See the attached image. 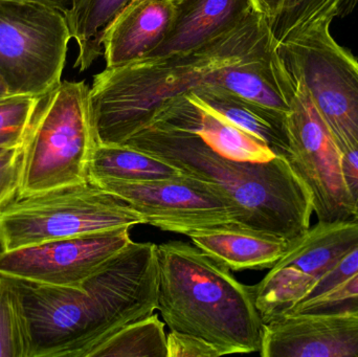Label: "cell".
<instances>
[{
    "mask_svg": "<svg viewBox=\"0 0 358 357\" xmlns=\"http://www.w3.org/2000/svg\"><path fill=\"white\" fill-rule=\"evenodd\" d=\"M275 41L268 19L256 10L233 29L189 52L105 67L90 87L99 144L127 142L174 96L202 86L225 89L229 67Z\"/></svg>",
    "mask_w": 358,
    "mask_h": 357,
    "instance_id": "obj_1",
    "label": "cell"
},
{
    "mask_svg": "<svg viewBox=\"0 0 358 357\" xmlns=\"http://www.w3.org/2000/svg\"><path fill=\"white\" fill-rule=\"evenodd\" d=\"M124 145L220 191L239 210L242 226L290 242L311 226L313 194L283 155L267 161H236L219 154L196 134L157 124H149Z\"/></svg>",
    "mask_w": 358,
    "mask_h": 357,
    "instance_id": "obj_2",
    "label": "cell"
},
{
    "mask_svg": "<svg viewBox=\"0 0 358 357\" xmlns=\"http://www.w3.org/2000/svg\"><path fill=\"white\" fill-rule=\"evenodd\" d=\"M157 310L171 331L196 335L224 356L259 352L263 323L254 289L193 243L157 245Z\"/></svg>",
    "mask_w": 358,
    "mask_h": 357,
    "instance_id": "obj_3",
    "label": "cell"
},
{
    "mask_svg": "<svg viewBox=\"0 0 358 357\" xmlns=\"http://www.w3.org/2000/svg\"><path fill=\"white\" fill-rule=\"evenodd\" d=\"M85 81H62L41 99L21 145L18 194L88 180L99 144Z\"/></svg>",
    "mask_w": 358,
    "mask_h": 357,
    "instance_id": "obj_4",
    "label": "cell"
},
{
    "mask_svg": "<svg viewBox=\"0 0 358 357\" xmlns=\"http://www.w3.org/2000/svg\"><path fill=\"white\" fill-rule=\"evenodd\" d=\"M146 224L125 199L90 180L29 195L0 207L2 252Z\"/></svg>",
    "mask_w": 358,
    "mask_h": 357,
    "instance_id": "obj_5",
    "label": "cell"
},
{
    "mask_svg": "<svg viewBox=\"0 0 358 357\" xmlns=\"http://www.w3.org/2000/svg\"><path fill=\"white\" fill-rule=\"evenodd\" d=\"M317 21L277 43L290 77L308 90L342 152L358 149V60Z\"/></svg>",
    "mask_w": 358,
    "mask_h": 357,
    "instance_id": "obj_6",
    "label": "cell"
},
{
    "mask_svg": "<svg viewBox=\"0 0 358 357\" xmlns=\"http://www.w3.org/2000/svg\"><path fill=\"white\" fill-rule=\"evenodd\" d=\"M71 36L64 14L0 0V77L8 96L43 98L62 82Z\"/></svg>",
    "mask_w": 358,
    "mask_h": 357,
    "instance_id": "obj_7",
    "label": "cell"
},
{
    "mask_svg": "<svg viewBox=\"0 0 358 357\" xmlns=\"http://www.w3.org/2000/svg\"><path fill=\"white\" fill-rule=\"evenodd\" d=\"M294 92L286 117V159L313 194L319 221L353 219L343 176V152L308 90L294 81Z\"/></svg>",
    "mask_w": 358,
    "mask_h": 357,
    "instance_id": "obj_8",
    "label": "cell"
},
{
    "mask_svg": "<svg viewBox=\"0 0 358 357\" xmlns=\"http://www.w3.org/2000/svg\"><path fill=\"white\" fill-rule=\"evenodd\" d=\"M357 247L358 221L355 219L319 221L292 241L285 255L258 284L252 285L263 323L301 303L315 283Z\"/></svg>",
    "mask_w": 358,
    "mask_h": 357,
    "instance_id": "obj_9",
    "label": "cell"
},
{
    "mask_svg": "<svg viewBox=\"0 0 358 357\" xmlns=\"http://www.w3.org/2000/svg\"><path fill=\"white\" fill-rule=\"evenodd\" d=\"M92 182L125 199L146 224L165 232L187 236L200 228L240 224L241 220L239 210L220 191L183 173L153 182Z\"/></svg>",
    "mask_w": 358,
    "mask_h": 357,
    "instance_id": "obj_10",
    "label": "cell"
},
{
    "mask_svg": "<svg viewBox=\"0 0 358 357\" xmlns=\"http://www.w3.org/2000/svg\"><path fill=\"white\" fill-rule=\"evenodd\" d=\"M129 228L57 239L0 253V275L80 287L132 242Z\"/></svg>",
    "mask_w": 358,
    "mask_h": 357,
    "instance_id": "obj_11",
    "label": "cell"
},
{
    "mask_svg": "<svg viewBox=\"0 0 358 357\" xmlns=\"http://www.w3.org/2000/svg\"><path fill=\"white\" fill-rule=\"evenodd\" d=\"M263 357H358V316L285 314L263 325Z\"/></svg>",
    "mask_w": 358,
    "mask_h": 357,
    "instance_id": "obj_12",
    "label": "cell"
},
{
    "mask_svg": "<svg viewBox=\"0 0 358 357\" xmlns=\"http://www.w3.org/2000/svg\"><path fill=\"white\" fill-rule=\"evenodd\" d=\"M149 124L196 134L219 154L236 161H267L277 156L266 143L234 125L191 92L166 101Z\"/></svg>",
    "mask_w": 358,
    "mask_h": 357,
    "instance_id": "obj_13",
    "label": "cell"
},
{
    "mask_svg": "<svg viewBox=\"0 0 358 357\" xmlns=\"http://www.w3.org/2000/svg\"><path fill=\"white\" fill-rule=\"evenodd\" d=\"M167 35L145 58L189 52L239 24L256 10L252 0H173Z\"/></svg>",
    "mask_w": 358,
    "mask_h": 357,
    "instance_id": "obj_14",
    "label": "cell"
},
{
    "mask_svg": "<svg viewBox=\"0 0 358 357\" xmlns=\"http://www.w3.org/2000/svg\"><path fill=\"white\" fill-rule=\"evenodd\" d=\"M192 243L231 270H271L285 255L290 241L242 224H223L193 231Z\"/></svg>",
    "mask_w": 358,
    "mask_h": 357,
    "instance_id": "obj_15",
    "label": "cell"
},
{
    "mask_svg": "<svg viewBox=\"0 0 358 357\" xmlns=\"http://www.w3.org/2000/svg\"><path fill=\"white\" fill-rule=\"evenodd\" d=\"M173 0H145L113 22L103 40L106 68L148 56L163 41L173 21Z\"/></svg>",
    "mask_w": 358,
    "mask_h": 357,
    "instance_id": "obj_16",
    "label": "cell"
},
{
    "mask_svg": "<svg viewBox=\"0 0 358 357\" xmlns=\"http://www.w3.org/2000/svg\"><path fill=\"white\" fill-rule=\"evenodd\" d=\"M189 92L202 104L222 115L234 125L266 143L275 154L285 157L287 155V115L267 108L216 85L202 86Z\"/></svg>",
    "mask_w": 358,
    "mask_h": 357,
    "instance_id": "obj_17",
    "label": "cell"
},
{
    "mask_svg": "<svg viewBox=\"0 0 358 357\" xmlns=\"http://www.w3.org/2000/svg\"><path fill=\"white\" fill-rule=\"evenodd\" d=\"M181 174L174 166L124 144L96 145L88 165L90 182H153Z\"/></svg>",
    "mask_w": 358,
    "mask_h": 357,
    "instance_id": "obj_18",
    "label": "cell"
},
{
    "mask_svg": "<svg viewBox=\"0 0 358 357\" xmlns=\"http://www.w3.org/2000/svg\"><path fill=\"white\" fill-rule=\"evenodd\" d=\"M132 0H76L65 13L71 39L78 45L73 67L80 73L87 71L103 56V40L115 19Z\"/></svg>",
    "mask_w": 358,
    "mask_h": 357,
    "instance_id": "obj_19",
    "label": "cell"
},
{
    "mask_svg": "<svg viewBox=\"0 0 358 357\" xmlns=\"http://www.w3.org/2000/svg\"><path fill=\"white\" fill-rule=\"evenodd\" d=\"M87 357H168L165 324L155 312L126 325L96 345Z\"/></svg>",
    "mask_w": 358,
    "mask_h": 357,
    "instance_id": "obj_20",
    "label": "cell"
},
{
    "mask_svg": "<svg viewBox=\"0 0 358 357\" xmlns=\"http://www.w3.org/2000/svg\"><path fill=\"white\" fill-rule=\"evenodd\" d=\"M0 357H27L20 307L10 278L0 275Z\"/></svg>",
    "mask_w": 358,
    "mask_h": 357,
    "instance_id": "obj_21",
    "label": "cell"
},
{
    "mask_svg": "<svg viewBox=\"0 0 358 357\" xmlns=\"http://www.w3.org/2000/svg\"><path fill=\"white\" fill-rule=\"evenodd\" d=\"M41 99L10 96L0 100V150L21 147Z\"/></svg>",
    "mask_w": 358,
    "mask_h": 357,
    "instance_id": "obj_22",
    "label": "cell"
},
{
    "mask_svg": "<svg viewBox=\"0 0 358 357\" xmlns=\"http://www.w3.org/2000/svg\"><path fill=\"white\" fill-rule=\"evenodd\" d=\"M308 314L358 316V272L324 295L301 302L285 314Z\"/></svg>",
    "mask_w": 358,
    "mask_h": 357,
    "instance_id": "obj_23",
    "label": "cell"
},
{
    "mask_svg": "<svg viewBox=\"0 0 358 357\" xmlns=\"http://www.w3.org/2000/svg\"><path fill=\"white\" fill-rule=\"evenodd\" d=\"M168 357H219L222 351L210 342L187 333L171 331L167 335Z\"/></svg>",
    "mask_w": 358,
    "mask_h": 357,
    "instance_id": "obj_24",
    "label": "cell"
},
{
    "mask_svg": "<svg viewBox=\"0 0 358 357\" xmlns=\"http://www.w3.org/2000/svg\"><path fill=\"white\" fill-rule=\"evenodd\" d=\"M21 147L0 152V207L18 194Z\"/></svg>",
    "mask_w": 358,
    "mask_h": 357,
    "instance_id": "obj_25",
    "label": "cell"
},
{
    "mask_svg": "<svg viewBox=\"0 0 358 357\" xmlns=\"http://www.w3.org/2000/svg\"><path fill=\"white\" fill-rule=\"evenodd\" d=\"M343 176L348 192L352 218L358 221V149L343 152Z\"/></svg>",
    "mask_w": 358,
    "mask_h": 357,
    "instance_id": "obj_26",
    "label": "cell"
},
{
    "mask_svg": "<svg viewBox=\"0 0 358 357\" xmlns=\"http://www.w3.org/2000/svg\"><path fill=\"white\" fill-rule=\"evenodd\" d=\"M285 0H252L259 12L262 13L271 22L282 10Z\"/></svg>",
    "mask_w": 358,
    "mask_h": 357,
    "instance_id": "obj_27",
    "label": "cell"
},
{
    "mask_svg": "<svg viewBox=\"0 0 358 357\" xmlns=\"http://www.w3.org/2000/svg\"><path fill=\"white\" fill-rule=\"evenodd\" d=\"M14 1L39 4V6L54 8V10H59V12L65 14V13L69 12V10L73 8L76 0H14Z\"/></svg>",
    "mask_w": 358,
    "mask_h": 357,
    "instance_id": "obj_28",
    "label": "cell"
},
{
    "mask_svg": "<svg viewBox=\"0 0 358 357\" xmlns=\"http://www.w3.org/2000/svg\"><path fill=\"white\" fill-rule=\"evenodd\" d=\"M145 0H132L131 2H130L129 4H128L127 8H125V10H123V12L120 14V16L117 17V19L121 18V17L125 16L126 14H128V13L131 12L132 10H134V8H136V6H138V4L142 3V2H144ZM115 19V20H117Z\"/></svg>",
    "mask_w": 358,
    "mask_h": 357,
    "instance_id": "obj_29",
    "label": "cell"
},
{
    "mask_svg": "<svg viewBox=\"0 0 358 357\" xmlns=\"http://www.w3.org/2000/svg\"><path fill=\"white\" fill-rule=\"evenodd\" d=\"M8 96H8V88H6V84L0 77V100L8 98Z\"/></svg>",
    "mask_w": 358,
    "mask_h": 357,
    "instance_id": "obj_30",
    "label": "cell"
},
{
    "mask_svg": "<svg viewBox=\"0 0 358 357\" xmlns=\"http://www.w3.org/2000/svg\"><path fill=\"white\" fill-rule=\"evenodd\" d=\"M1 252H2L1 245H0V253H1Z\"/></svg>",
    "mask_w": 358,
    "mask_h": 357,
    "instance_id": "obj_31",
    "label": "cell"
},
{
    "mask_svg": "<svg viewBox=\"0 0 358 357\" xmlns=\"http://www.w3.org/2000/svg\"><path fill=\"white\" fill-rule=\"evenodd\" d=\"M2 151H4V150H0V152H2Z\"/></svg>",
    "mask_w": 358,
    "mask_h": 357,
    "instance_id": "obj_32",
    "label": "cell"
}]
</instances>
